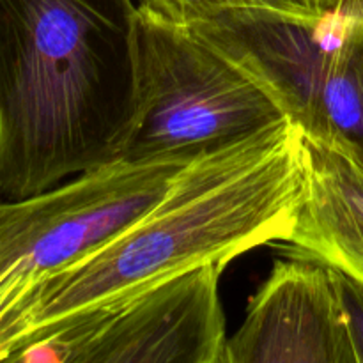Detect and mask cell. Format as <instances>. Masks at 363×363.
<instances>
[{
	"label": "cell",
	"instance_id": "9",
	"mask_svg": "<svg viewBox=\"0 0 363 363\" xmlns=\"http://www.w3.org/2000/svg\"><path fill=\"white\" fill-rule=\"evenodd\" d=\"M333 277H335L337 289L342 300L354 358H357V363H363V287L335 269H333Z\"/></svg>",
	"mask_w": 363,
	"mask_h": 363
},
{
	"label": "cell",
	"instance_id": "3",
	"mask_svg": "<svg viewBox=\"0 0 363 363\" xmlns=\"http://www.w3.org/2000/svg\"><path fill=\"white\" fill-rule=\"evenodd\" d=\"M137 119L123 160L188 156L287 119L264 85L206 41L135 4Z\"/></svg>",
	"mask_w": 363,
	"mask_h": 363
},
{
	"label": "cell",
	"instance_id": "5",
	"mask_svg": "<svg viewBox=\"0 0 363 363\" xmlns=\"http://www.w3.org/2000/svg\"><path fill=\"white\" fill-rule=\"evenodd\" d=\"M220 266H204L131 298L48 330L13 362L227 363Z\"/></svg>",
	"mask_w": 363,
	"mask_h": 363
},
{
	"label": "cell",
	"instance_id": "6",
	"mask_svg": "<svg viewBox=\"0 0 363 363\" xmlns=\"http://www.w3.org/2000/svg\"><path fill=\"white\" fill-rule=\"evenodd\" d=\"M227 363H357L333 269L277 261L227 340Z\"/></svg>",
	"mask_w": 363,
	"mask_h": 363
},
{
	"label": "cell",
	"instance_id": "11",
	"mask_svg": "<svg viewBox=\"0 0 363 363\" xmlns=\"http://www.w3.org/2000/svg\"><path fill=\"white\" fill-rule=\"evenodd\" d=\"M340 14L363 20V0H346V2H344L342 11H340Z\"/></svg>",
	"mask_w": 363,
	"mask_h": 363
},
{
	"label": "cell",
	"instance_id": "1",
	"mask_svg": "<svg viewBox=\"0 0 363 363\" xmlns=\"http://www.w3.org/2000/svg\"><path fill=\"white\" fill-rule=\"evenodd\" d=\"M305 191V138L289 119L201 152L133 225L41 279L11 362L55 326L119 307L194 269H223L262 245L286 243Z\"/></svg>",
	"mask_w": 363,
	"mask_h": 363
},
{
	"label": "cell",
	"instance_id": "10",
	"mask_svg": "<svg viewBox=\"0 0 363 363\" xmlns=\"http://www.w3.org/2000/svg\"><path fill=\"white\" fill-rule=\"evenodd\" d=\"M346 0H303L308 9L315 14H340Z\"/></svg>",
	"mask_w": 363,
	"mask_h": 363
},
{
	"label": "cell",
	"instance_id": "8",
	"mask_svg": "<svg viewBox=\"0 0 363 363\" xmlns=\"http://www.w3.org/2000/svg\"><path fill=\"white\" fill-rule=\"evenodd\" d=\"M137 6L181 25H191L227 11H272L291 16H321L303 0H138Z\"/></svg>",
	"mask_w": 363,
	"mask_h": 363
},
{
	"label": "cell",
	"instance_id": "2",
	"mask_svg": "<svg viewBox=\"0 0 363 363\" xmlns=\"http://www.w3.org/2000/svg\"><path fill=\"white\" fill-rule=\"evenodd\" d=\"M133 0H0V194L123 158L137 119Z\"/></svg>",
	"mask_w": 363,
	"mask_h": 363
},
{
	"label": "cell",
	"instance_id": "4",
	"mask_svg": "<svg viewBox=\"0 0 363 363\" xmlns=\"http://www.w3.org/2000/svg\"><path fill=\"white\" fill-rule=\"evenodd\" d=\"M191 160L121 158L41 194L0 201V279L52 275L94 254L144 216Z\"/></svg>",
	"mask_w": 363,
	"mask_h": 363
},
{
	"label": "cell",
	"instance_id": "7",
	"mask_svg": "<svg viewBox=\"0 0 363 363\" xmlns=\"http://www.w3.org/2000/svg\"><path fill=\"white\" fill-rule=\"evenodd\" d=\"M305 156L307 191L284 252L363 287V163L344 144L314 138H305Z\"/></svg>",
	"mask_w": 363,
	"mask_h": 363
}]
</instances>
